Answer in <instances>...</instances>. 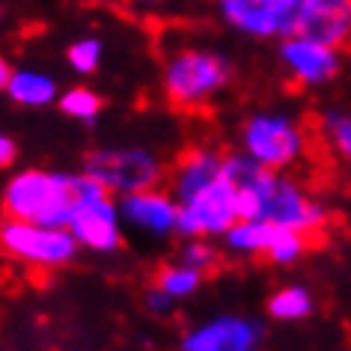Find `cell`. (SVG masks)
<instances>
[{"label":"cell","mask_w":351,"mask_h":351,"mask_svg":"<svg viewBox=\"0 0 351 351\" xmlns=\"http://www.w3.org/2000/svg\"><path fill=\"white\" fill-rule=\"evenodd\" d=\"M226 176L235 185L239 217H262L286 230L315 235L328 226V208L286 170H265L244 152H226Z\"/></svg>","instance_id":"1"},{"label":"cell","mask_w":351,"mask_h":351,"mask_svg":"<svg viewBox=\"0 0 351 351\" xmlns=\"http://www.w3.org/2000/svg\"><path fill=\"white\" fill-rule=\"evenodd\" d=\"M84 173H48V170H19L6 182L0 206L6 217L33 221L45 226H69L84 188Z\"/></svg>","instance_id":"2"},{"label":"cell","mask_w":351,"mask_h":351,"mask_svg":"<svg viewBox=\"0 0 351 351\" xmlns=\"http://www.w3.org/2000/svg\"><path fill=\"white\" fill-rule=\"evenodd\" d=\"M232 81L230 60L208 48H179L167 57L161 86L173 108L199 110Z\"/></svg>","instance_id":"3"},{"label":"cell","mask_w":351,"mask_h":351,"mask_svg":"<svg viewBox=\"0 0 351 351\" xmlns=\"http://www.w3.org/2000/svg\"><path fill=\"white\" fill-rule=\"evenodd\" d=\"M239 152L265 170H289L306 152V131L286 110H256L244 119Z\"/></svg>","instance_id":"4"},{"label":"cell","mask_w":351,"mask_h":351,"mask_svg":"<svg viewBox=\"0 0 351 351\" xmlns=\"http://www.w3.org/2000/svg\"><path fill=\"white\" fill-rule=\"evenodd\" d=\"M84 173L108 188L113 197H125L134 191L161 188L167 179V167L152 149L143 146H108L93 149L84 158Z\"/></svg>","instance_id":"5"},{"label":"cell","mask_w":351,"mask_h":351,"mask_svg":"<svg viewBox=\"0 0 351 351\" xmlns=\"http://www.w3.org/2000/svg\"><path fill=\"white\" fill-rule=\"evenodd\" d=\"M0 250L36 271H57L77 259L81 244L66 226H45L10 217L0 223Z\"/></svg>","instance_id":"6"},{"label":"cell","mask_w":351,"mask_h":351,"mask_svg":"<svg viewBox=\"0 0 351 351\" xmlns=\"http://www.w3.org/2000/svg\"><path fill=\"white\" fill-rule=\"evenodd\" d=\"M86 176V173H84ZM75 235V241L84 250L93 253H117L122 247V217L119 203L113 199L108 188H101L95 179L86 176L72 221L66 226Z\"/></svg>","instance_id":"7"},{"label":"cell","mask_w":351,"mask_h":351,"mask_svg":"<svg viewBox=\"0 0 351 351\" xmlns=\"http://www.w3.org/2000/svg\"><path fill=\"white\" fill-rule=\"evenodd\" d=\"M239 221V197L230 176H221L212 185L197 191L185 203H179L176 235L182 239H221Z\"/></svg>","instance_id":"8"},{"label":"cell","mask_w":351,"mask_h":351,"mask_svg":"<svg viewBox=\"0 0 351 351\" xmlns=\"http://www.w3.org/2000/svg\"><path fill=\"white\" fill-rule=\"evenodd\" d=\"M262 324L247 315H212L182 333L179 351H259Z\"/></svg>","instance_id":"9"},{"label":"cell","mask_w":351,"mask_h":351,"mask_svg":"<svg viewBox=\"0 0 351 351\" xmlns=\"http://www.w3.org/2000/svg\"><path fill=\"white\" fill-rule=\"evenodd\" d=\"M119 217H122V226H128V230L146 235V239L164 241L176 235L179 203L164 188L134 191V194L119 197Z\"/></svg>","instance_id":"10"},{"label":"cell","mask_w":351,"mask_h":351,"mask_svg":"<svg viewBox=\"0 0 351 351\" xmlns=\"http://www.w3.org/2000/svg\"><path fill=\"white\" fill-rule=\"evenodd\" d=\"M280 63L295 84L324 86L339 72V51L304 33H292L280 39Z\"/></svg>","instance_id":"11"},{"label":"cell","mask_w":351,"mask_h":351,"mask_svg":"<svg viewBox=\"0 0 351 351\" xmlns=\"http://www.w3.org/2000/svg\"><path fill=\"white\" fill-rule=\"evenodd\" d=\"M223 173H226V152L215 146H194L176 158V164L167 173L170 194L176 197V203H185L188 197H194L197 191L212 185Z\"/></svg>","instance_id":"12"},{"label":"cell","mask_w":351,"mask_h":351,"mask_svg":"<svg viewBox=\"0 0 351 351\" xmlns=\"http://www.w3.org/2000/svg\"><path fill=\"white\" fill-rule=\"evenodd\" d=\"M298 33L319 39L337 51L351 45V0H310Z\"/></svg>","instance_id":"13"},{"label":"cell","mask_w":351,"mask_h":351,"mask_svg":"<svg viewBox=\"0 0 351 351\" xmlns=\"http://www.w3.org/2000/svg\"><path fill=\"white\" fill-rule=\"evenodd\" d=\"M280 226L262 217H239L230 230L221 235L223 250L232 256H265L271 241L277 239Z\"/></svg>","instance_id":"14"},{"label":"cell","mask_w":351,"mask_h":351,"mask_svg":"<svg viewBox=\"0 0 351 351\" xmlns=\"http://www.w3.org/2000/svg\"><path fill=\"white\" fill-rule=\"evenodd\" d=\"M221 19L230 24L232 30L244 33L253 39H280V30L274 19L262 10L259 0H215Z\"/></svg>","instance_id":"15"},{"label":"cell","mask_w":351,"mask_h":351,"mask_svg":"<svg viewBox=\"0 0 351 351\" xmlns=\"http://www.w3.org/2000/svg\"><path fill=\"white\" fill-rule=\"evenodd\" d=\"M265 310H268L271 319H277V322H304L315 313V298L306 286L289 283V286H280L268 295Z\"/></svg>","instance_id":"16"},{"label":"cell","mask_w":351,"mask_h":351,"mask_svg":"<svg viewBox=\"0 0 351 351\" xmlns=\"http://www.w3.org/2000/svg\"><path fill=\"white\" fill-rule=\"evenodd\" d=\"M6 95L15 104H24V108H45V104L57 101V84L48 75L19 69V72H12L10 84H6Z\"/></svg>","instance_id":"17"},{"label":"cell","mask_w":351,"mask_h":351,"mask_svg":"<svg viewBox=\"0 0 351 351\" xmlns=\"http://www.w3.org/2000/svg\"><path fill=\"white\" fill-rule=\"evenodd\" d=\"M206 274L197 268L185 265V262H170V265H161L155 274V286L164 289L170 298H176V301H182V298H191L194 292H199V286H203Z\"/></svg>","instance_id":"18"},{"label":"cell","mask_w":351,"mask_h":351,"mask_svg":"<svg viewBox=\"0 0 351 351\" xmlns=\"http://www.w3.org/2000/svg\"><path fill=\"white\" fill-rule=\"evenodd\" d=\"M319 134L333 155L342 161H351V110H324L319 117Z\"/></svg>","instance_id":"19"},{"label":"cell","mask_w":351,"mask_h":351,"mask_svg":"<svg viewBox=\"0 0 351 351\" xmlns=\"http://www.w3.org/2000/svg\"><path fill=\"white\" fill-rule=\"evenodd\" d=\"M57 104L66 117H72L77 122H95L101 108H104L101 95L86 90V86H72V90H66L63 95H57Z\"/></svg>","instance_id":"20"},{"label":"cell","mask_w":351,"mask_h":351,"mask_svg":"<svg viewBox=\"0 0 351 351\" xmlns=\"http://www.w3.org/2000/svg\"><path fill=\"white\" fill-rule=\"evenodd\" d=\"M304 253H306V235H304V232H295V230H286V226H280V232H277V239L271 241L265 259L271 262V265L289 268V265H295V262L301 259Z\"/></svg>","instance_id":"21"},{"label":"cell","mask_w":351,"mask_h":351,"mask_svg":"<svg viewBox=\"0 0 351 351\" xmlns=\"http://www.w3.org/2000/svg\"><path fill=\"white\" fill-rule=\"evenodd\" d=\"M259 3H262V10L274 19L277 30H280V39H283V36L298 33V24H301L304 10H306L310 0H259Z\"/></svg>","instance_id":"22"},{"label":"cell","mask_w":351,"mask_h":351,"mask_svg":"<svg viewBox=\"0 0 351 351\" xmlns=\"http://www.w3.org/2000/svg\"><path fill=\"white\" fill-rule=\"evenodd\" d=\"M176 259L185 262V265H191V268H197V271H203V274H208L212 268H217L221 253H217L212 239H185Z\"/></svg>","instance_id":"23"},{"label":"cell","mask_w":351,"mask_h":351,"mask_svg":"<svg viewBox=\"0 0 351 351\" xmlns=\"http://www.w3.org/2000/svg\"><path fill=\"white\" fill-rule=\"evenodd\" d=\"M69 66L81 75H93L101 63V42L99 39H77L72 48H69Z\"/></svg>","instance_id":"24"},{"label":"cell","mask_w":351,"mask_h":351,"mask_svg":"<svg viewBox=\"0 0 351 351\" xmlns=\"http://www.w3.org/2000/svg\"><path fill=\"white\" fill-rule=\"evenodd\" d=\"M143 304H146V310L155 313V315H170L173 306H176V298H170L164 289H158L152 283V286L146 289V295H143Z\"/></svg>","instance_id":"25"},{"label":"cell","mask_w":351,"mask_h":351,"mask_svg":"<svg viewBox=\"0 0 351 351\" xmlns=\"http://www.w3.org/2000/svg\"><path fill=\"white\" fill-rule=\"evenodd\" d=\"M15 158H19V146H15V140L6 134V131H0V170L12 167Z\"/></svg>","instance_id":"26"},{"label":"cell","mask_w":351,"mask_h":351,"mask_svg":"<svg viewBox=\"0 0 351 351\" xmlns=\"http://www.w3.org/2000/svg\"><path fill=\"white\" fill-rule=\"evenodd\" d=\"M10 77H12V66H10V60L0 57V93H6V84H10Z\"/></svg>","instance_id":"27"},{"label":"cell","mask_w":351,"mask_h":351,"mask_svg":"<svg viewBox=\"0 0 351 351\" xmlns=\"http://www.w3.org/2000/svg\"><path fill=\"white\" fill-rule=\"evenodd\" d=\"M131 3H161V0H131Z\"/></svg>","instance_id":"28"}]
</instances>
